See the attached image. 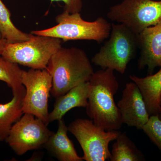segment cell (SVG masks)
Instances as JSON below:
<instances>
[{"mask_svg":"<svg viewBox=\"0 0 161 161\" xmlns=\"http://www.w3.org/2000/svg\"><path fill=\"white\" fill-rule=\"evenodd\" d=\"M137 40L139 69L147 67L148 74L152 75L156 68L161 67V23L137 34Z\"/></svg>","mask_w":161,"mask_h":161,"instance_id":"11","label":"cell"},{"mask_svg":"<svg viewBox=\"0 0 161 161\" xmlns=\"http://www.w3.org/2000/svg\"><path fill=\"white\" fill-rule=\"evenodd\" d=\"M123 123L142 130L150 118L140 90L134 82L127 83L117 103Z\"/></svg>","mask_w":161,"mask_h":161,"instance_id":"10","label":"cell"},{"mask_svg":"<svg viewBox=\"0 0 161 161\" xmlns=\"http://www.w3.org/2000/svg\"><path fill=\"white\" fill-rule=\"evenodd\" d=\"M54 2H62L64 3V10L69 13H80L82 9L83 3L82 0H50Z\"/></svg>","mask_w":161,"mask_h":161,"instance_id":"20","label":"cell"},{"mask_svg":"<svg viewBox=\"0 0 161 161\" xmlns=\"http://www.w3.org/2000/svg\"><path fill=\"white\" fill-rule=\"evenodd\" d=\"M68 131L76 137L83 151L84 160L105 161L110 159L109 144L115 140L120 132L106 131L92 119H78L69 124Z\"/></svg>","mask_w":161,"mask_h":161,"instance_id":"7","label":"cell"},{"mask_svg":"<svg viewBox=\"0 0 161 161\" xmlns=\"http://www.w3.org/2000/svg\"><path fill=\"white\" fill-rule=\"evenodd\" d=\"M160 102H161V98H160Z\"/></svg>","mask_w":161,"mask_h":161,"instance_id":"24","label":"cell"},{"mask_svg":"<svg viewBox=\"0 0 161 161\" xmlns=\"http://www.w3.org/2000/svg\"><path fill=\"white\" fill-rule=\"evenodd\" d=\"M137 49V35L123 24L112 23L109 39L93 57L92 62L102 69L124 74Z\"/></svg>","mask_w":161,"mask_h":161,"instance_id":"4","label":"cell"},{"mask_svg":"<svg viewBox=\"0 0 161 161\" xmlns=\"http://www.w3.org/2000/svg\"><path fill=\"white\" fill-rule=\"evenodd\" d=\"M2 38V35H1V32H0V39Z\"/></svg>","mask_w":161,"mask_h":161,"instance_id":"23","label":"cell"},{"mask_svg":"<svg viewBox=\"0 0 161 161\" xmlns=\"http://www.w3.org/2000/svg\"><path fill=\"white\" fill-rule=\"evenodd\" d=\"M22 82L26 89L23 113L33 115L48 125V98L53 86L51 75L47 69L23 70Z\"/></svg>","mask_w":161,"mask_h":161,"instance_id":"8","label":"cell"},{"mask_svg":"<svg viewBox=\"0 0 161 161\" xmlns=\"http://www.w3.org/2000/svg\"><path fill=\"white\" fill-rule=\"evenodd\" d=\"M61 43L58 38L32 34L27 41L7 43L1 56L10 62L30 69H47L50 59L61 47Z\"/></svg>","mask_w":161,"mask_h":161,"instance_id":"5","label":"cell"},{"mask_svg":"<svg viewBox=\"0 0 161 161\" xmlns=\"http://www.w3.org/2000/svg\"><path fill=\"white\" fill-rule=\"evenodd\" d=\"M23 71L17 64L0 57V80L7 84L12 92L25 89L22 82Z\"/></svg>","mask_w":161,"mask_h":161,"instance_id":"18","label":"cell"},{"mask_svg":"<svg viewBox=\"0 0 161 161\" xmlns=\"http://www.w3.org/2000/svg\"><path fill=\"white\" fill-rule=\"evenodd\" d=\"M7 43V41L5 39H3V38L0 39V56H1L3 53L5 46Z\"/></svg>","mask_w":161,"mask_h":161,"instance_id":"21","label":"cell"},{"mask_svg":"<svg viewBox=\"0 0 161 161\" xmlns=\"http://www.w3.org/2000/svg\"><path fill=\"white\" fill-rule=\"evenodd\" d=\"M12 127L5 142L17 155L43 147L53 132L43 121L29 113H24Z\"/></svg>","mask_w":161,"mask_h":161,"instance_id":"9","label":"cell"},{"mask_svg":"<svg viewBox=\"0 0 161 161\" xmlns=\"http://www.w3.org/2000/svg\"><path fill=\"white\" fill-rule=\"evenodd\" d=\"M58 131L53 132L43 147L60 161H83L67 135L68 128L63 119L58 121Z\"/></svg>","mask_w":161,"mask_h":161,"instance_id":"13","label":"cell"},{"mask_svg":"<svg viewBox=\"0 0 161 161\" xmlns=\"http://www.w3.org/2000/svg\"><path fill=\"white\" fill-rule=\"evenodd\" d=\"M58 24L47 29L33 31L34 35L48 36L64 41L94 40L98 43L109 37L112 24L99 17L93 22L85 21L80 13H69L64 10L56 18Z\"/></svg>","mask_w":161,"mask_h":161,"instance_id":"3","label":"cell"},{"mask_svg":"<svg viewBox=\"0 0 161 161\" xmlns=\"http://www.w3.org/2000/svg\"><path fill=\"white\" fill-rule=\"evenodd\" d=\"M89 89V81H87L56 98L53 108L49 113V123L62 119L66 113L74 108H86Z\"/></svg>","mask_w":161,"mask_h":161,"instance_id":"12","label":"cell"},{"mask_svg":"<svg viewBox=\"0 0 161 161\" xmlns=\"http://www.w3.org/2000/svg\"><path fill=\"white\" fill-rule=\"evenodd\" d=\"M107 16L138 34L161 23V0H123L110 7Z\"/></svg>","mask_w":161,"mask_h":161,"instance_id":"6","label":"cell"},{"mask_svg":"<svg viewBox=\"0 0 161 161\" xmlns=\"http://www.w3.org/2000/svg\"><path fill=\"white\" fill-rule=\"evenodd\" d=\"M112 146L111 161L145 160L144 156L125 132H120Z\"/></svg>","mask_w":161,"mask_h":161,"instance_id":"16","label":"cell"},{"mask_svg":"<svg viewBox=\"0 0 161 161\" xmlns=\"http://www.w3.org/2000/svg\"><path fill=\"white\" fill-rule=\"evenodd\" d=\"M130 78L140 90L150 116L158 115L161 105V67L154 75L144 78L130 75Z\"/></svg>","mask_w":161,"mask_h":161,"instance_id":"14","label":"cell"},{"mask_svg":"<svg viewBox=\"0 0 161 161\" xmlns=\"http://www.w3.org/2000/svg\"><path fill=\"white\" fill-rule=\"evenodd\" d=\"M86 113L96 125L106 131L120 130L123 122L114 96L119 88L114 70L94 72L89 80Z\"/></svg>","mask_w":161,"mask_h":161,"instance_id":"1","label":"cell"},{"mask_svg":"<svg viewBox=\"0 0 161 161\" xmlns=\"http://www.w3.org/2000/svg\"><path fill=\"white\" fill-rule=\"evenodd\" d=\"M10 101L0 104V142L6 141L12 127L23 115V99L26 89L12 92Z\"/></svg>","mask_w":161,"mask_h":161,"instance_id":"15","label":"cell"},{"mask_svg":"<svg viewBox=\"0 0 161 161\" xmlns=\"http://www.w3.org/2000/svg\"><path fill=\"white\" fill-rule=\"evenodd\" d=\"M0 32L7 43L23 42L30 40L32 34L18 29L11 20V14L2 0H0Z\"/></svg>","mask_w":161,"mask_h":161,"instance_id":"17","label":"cell"},{"mask_svg":"<svg viewBox=\"0 0 161 161\" xmlns=\"http://www.w3.org/2000/svg\"><path fill=\"white\" fill-rule=\"evenodd\" d=\"M47 69L53 80L51 93L56 98L89 81L94 72L89 58L83 50L62 46L50 59Z\"/></svg>","mask_w":161,"mask_h":161,"instance_id":"2","label":"cell"},{"mask_svg":"<svg viewBox=\"0 0 161 161\" xmlns=\"http://www.w3.org/2000/svg\"><path fill=\"white\" fill-rule=\"evenodd\" d=\"M158 115L159 117V118L160 119H161V105L160 109Z\"/></svg>","mask_w":161,"mask_h":161,"instance_id":"22","label":"cell"},{"mask_svg":"<svg viewBox=\"0 0 161 161\" xmlns=\"http://www.w3.org/2000/svg\"><path fill=\"white\" fill-rule=\"evenodd\" d=\"M142 130L161 152V119L158 115H150Z\"/></svg>","mask_w":161,"mask_h":161,"instance_id":"19","label":"cell"}]
</instances>
